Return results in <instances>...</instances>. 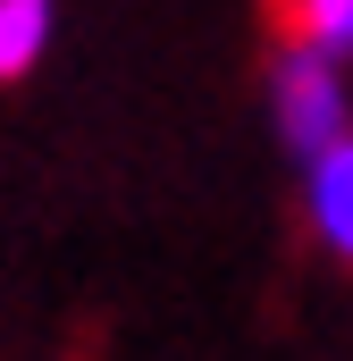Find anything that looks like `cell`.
<instances>
[{"label":"cell","instance_id":"cell-3","mask_svg":"<svg viewBox=\"0 0 353 361\" xmlns=\"http://www.w3.org/2000/svg\"><path fill=\"white\" fill-rule=\"evenodd\" d=\"M51 0H0V85H17V76H34L42 68V51H51Z\"/></svg>","mask_w":353,"mask_h":361},{"label":"cell","instance_id":"cell-2","mask_svg":"<svg viewBox=\"0 0 353 361\" xmlns=\"http://www.w3.org/2000/svg\"><path fill=\"white\" fill-rule=\"evenodd\" d=\"M303 219H311L320 252H337V261L353 269V135L328 152V160L303 169Z\"/></svg>","mask_w":353,"mask_h":361},{"label":"cell","instance_id":"cell-1","mask_svg":"<svg viewBox=\"0 0 353 361\" xmlns=\"http://www.w3.org/2000/svg\"><path fill=\"white\" fill-rule=\"evenodd\" d=\"M269 126H277V143H286V160H294V169L328 160V152L353 135L345 59H328V51H311V42H294V34H286V42L269 51Z\"/></svg>","mask_w":353,"mask_h":361},{"label":"cell","instance_id":"cell-4","mask_svg":"<svg viewBox=\"0 0 353 361\" xmlns=\"http://www.w3.org/2000/svg\"><path fill=\"white\" fill-rule=\"evenodd\" d=\"M286 34L328 51V59H345L353 51V0H286Z\"/></svg>","mask_w":353,"mask_h":361}]
</instances>
